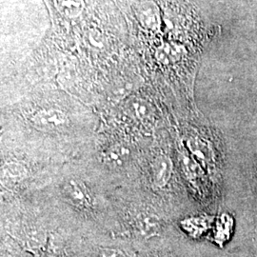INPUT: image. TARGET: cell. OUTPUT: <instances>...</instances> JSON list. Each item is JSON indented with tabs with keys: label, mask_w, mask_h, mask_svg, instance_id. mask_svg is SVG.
Returning a JSON list of instances; mask_svg holds the SVG:
<instances>
[{
	"label": "cell",
	"mask_w": 257,
	"mask_h": 257,
	"mask_svg": "<svg viewBox=\"0 0 257 257\" xmlns=\"http://www.w3.org/2000/svg\"><path fill=\"white\" fill-rule=\"evenodd\" d=\"M163 230L162 221L154 212H140L134 220L135 235L141 242H149L161 237Z\"/></svg>",
	"instance_id": "1"
},
{
	"label": "cell",
	"mask_w": 257,
	"mask_h": 257,
	"mask_svg": "<svg viewBox=\"0 0 257 257\" xmlns=\"http://www.w3.org/2000/svg\"><path fill=\"white\" fill-rule=\"evenodd\" d=\"M31 121L33 126L41 132H55L68 124L64 112L55 109L39 110L33 115Z\"/></svg>",
	"instance_id": "2"
},
{
	"label": "cell",
	"mask_w": 257,
	"mask_h": 257,
	"mask_svg": "<svg viewBox=\"0 0 257 257\" xmlns=\"http://www.w3.org/2000/svg\"><path fill=\"white\" fill-rule=\"evenodd\" d=\"M61 193L65 200L74 207L86 209L91 206L92 200L88 190L79 181L73 179L66 182L62 187Z\"/></svg>",
	"instance_id": "3"
},
{
	"label": "cell",
	"mask_w": 257,
	"mask_h": 257,
	"mask_svg": "<svg viewBox=\"0 0 257 257\" xmlns=\"http://www.w3.org/2000/svg\"><path fill=\"white\" fill-rule=\"evenodd\" d=\"M152 180L155 187L162 189L166 187L173 175L174 163L172 159L166 155L156 156L151 165Z\"/></svg>",
	"instance_id": "4"
},
{
	"label": "cell",
	"mask_w": 257,
	"mask_h": 257,
	"mask_svg": "<svg viewBox=\"0 0 257 257\" xmlns=\"http://www.w3.org/2000/svg\"><path fill=\"white\" fill-rule=\"evenodd\" d=\"M85 257H136L132 251L118 245H95Z\"/></svg>",
	"instance_id": "5"
},
{
	"label": "cell",
	"mask_w": 257,
	"mask_h": 257,
	"mask_svg": "<svg viewBox=\"0 0 257 257\" xmlns=\"http://www.w3.org/2000/svg\"><path fill=\"white\" fill-rule=\"evenodd\" d=\"M2 178L11 183H18L27 177V169L19 162H8L2 166Z\"/></svg>",
	"instance_id": "6"
},
{
	"label": "cell",
	"mask_w": 257,
	"mask_h": 257,
	"mask_svg": "<svg viewBox=\"0 0 257 257\" xmlns=\"http://www.w3.org/2000/svg\"><path fill=\"white\" fill-rule=\"evenodd\" d=\"M188 145H189L191 152L199 160H201L204 163L209 162V160L211 159V155H210L211 150H210L209 145L206 142H204L203 140H200L199 138H195L191 139L189 141Z\"/></svg>",
	"instance_id": "7"
},
{
	"label": "cell",
	"mask_w": 257,
	"mask_h": 257,
	"mask_svg": "<svg viewBox=\"0 0 257 257\" xmlns=\"http://www.w3.org/2000/svg\"><path fill=\"white\" fill-rule=\"evenodd\" d=\"M104 156H105V159L108 162L119 164L120 162L125 161L127 159L128 152L127 151V149H125L122 146H113V147L110 148L108 151H106Z\"/></svg>",
	"instance_id": "8"
}]
</instances>
